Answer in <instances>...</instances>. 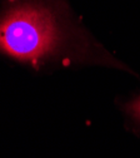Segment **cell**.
Returning a JSON list of instances; mask_svg holds the SVG:
<instances>
[{"label": "cell", "mask_w": 140, "mask_h": 158, "mask_svg": "<svg viewBox=\"0 0 140 158\" xmlns=\"http://www.w3.org/2000/svg\"><path fill=\"white\" fill-rule=\"evenodd\" d=\"M128 113L134 118L136 122L140 123V97L136 98L128 106Z\"/></svg>", "instance_id": "cell-1"}]
</instances>
